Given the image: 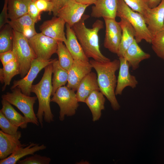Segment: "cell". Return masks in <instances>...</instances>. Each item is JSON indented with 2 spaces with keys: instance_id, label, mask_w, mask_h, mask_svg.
Returning <instances> with one entry per match:
<instances>
[{
  "instance_id": "d6a6232c",
  "label": "cell",
  "mask_w": 164,
  "mask_h": 164,
  "mask_svg": "<svg viewBox=\"0 0 164 164\" xmlns=\"http://www.w3.org/2000/svg\"><path fill=\"white\" fill-rule=\"evenodd\" d=\"M0 128L5 133L14 135L18 132L19 127L11 123L0 111Z\"/></svg>"
},
{
  "instance_id": "7402d4cb",
  "label": "cell",
  "mask_w": 164,
  "mask_h": 164,
  "mask_svg": "<svg viewBox=\"0 0 164 164\" xmlns=\"http://www.w3.org/2000/svg\"><path fill=\"white\" fill-rule=\"evenodd\" d=\"M105 98L100 91H93L86 98L85 103L91 111L94 122L99 120L101 115V111L104 109Z\"/></svg>"
},
{
  "instance_id": "4dcf8cb0",
  "label": "cell",
  "mask_w": 164,
  "mask_h": 164,
  "mask_svg": "<svg viewBox=\"0 0 164 164\" xmlns=\"http://www.w3.org/2000/svg\"><path fill=\"white\" fill-rule=\"evenodd\" d=\"M35 23L27 14L15 20H9L7 24L14 30L22 33L27 27H35Z\"/></svg>"
},
{
  "instance_id": "4fadbf2b",
  "label": "cell",
  "mask_w": 164,
  "mask_h": 164,
  "mask_svg": "<svg viewBox=\"0 0 164 164\" xmlns=\"http://www.w3.org/2000/svg\"><path fill=\"white\" fill-rule=\"evenodd\" d=\"M66 23L62 18L54 16L50 19L44 21L39 26V30L44 35L57 41L64 43L66 37L64 31Z\"/></svg>"
},
{
  "instance_id": "5b68a950",
  "label": "cell",
  "mask_w": 164,
  "mask_h": 164,
  "mask_svg": "<svg viewBox=\"0 0 164 164\" xmlns=\"http://www.w3.org/2000/svg\"><path fill=\"white\" fill-rule=\"evenodd\" d=\"M13 40L12 50L16 56L20 77L23 78L28 72L32 62L37 57L28 39L22 33L13 30Z\"/></svg>"
},
{
  "instance_id": "603a6c76",
  "label": "cell",
  "mask_w": 164,
  "mask_h": 164,
  "mask_svg": "<svg viewBox=\"0 0 164 164\" xmlns=\"http://www.w3.org/2000/svg\"><path fill=\"white\" fill-rule=\"evenodd\" d=\"M149 54L144 52L138 45L135 39L125 51L124 57L132 69L135 70L142 61L150 57Z\"/></svg>"
},
{
  "instance_id": "484cf974",
  "label": "cell",
  "mask_w": 164,
  "mask_h": 164,
  "mask_svg": "<svg viewBox=\"0 0 164 164\" xmlns=\"http://www.w3.org/2000/svg\"><path fill=\"white\" fill-rule=\"evenodd\" d=\"M53 76L52 80V96L59 87L64 86L67 82L68 71L63 68L56 60L52 63Z\"/></svg>"
},
{
  "instance_id": "8fae6325",
  "label": "cell",
  "mask_w": 164,
  "mask_h": 164,
  "mask_svg": "<svg viewBox=\"0 0 164 164\" xmlns=\"http://www.w3.org/2000/svg\"><path fill=\"white\" fill-rule=\"evenodd\" d=\"M89 6L79 3L75 0H70L58 11L56 16L63 19L66 23L72 27L80 20Z\"/></svg>"
},
{
  "instance_id": "9c48e42d",
  "label": "cell",
  "mask_w": 164,
  "mask_h": 164,
  "mask_svg": "<svg viewBox=\"0 0 164 164\" xmlns=\"http://www.w3.org/2000/svg\"><path fill=\"white\" fill-rule=\"evenodd\" d=\"M28 41L37 58L48 60L56 53L58 41L41 32L37 33Z\"/></svg>"
},
{
  "instance_id": "ee69618b",
  "label": "cell",
  "mask_w": 164,
  "mask_h": 164,
  "mask_svg": "<svg viewBox=\"0 0 164 164\" xmlns=\"http://www.w3.org/2000/svg\"><path fill=\"white\" fill-rule=\"evenodd\" d=\"M31 0L33 1H36V0ZM50 0V1L51 0Z\"/></svg>"
},
{
  "instance_id": "52a82bcc",
  "label": "cell",
  "mask_w": 164,
  "mask_h": 164,
  "mask_svg": "<svg viewBox=\"0 0 164 164\" xmlns=\"http://www.w3.org/2000/svg\"><path fill=\"white\" fill-rule=\"evenodd\" d=\"M75 91L63 86L57 89L51 98V102L56 103L59 106V119L60 121H63L65 116H72L76 113L79 102Z\"/></svg>"
},
{
  "instance_id": "ac0fdd59",
  "label": "cell",
  "mask_w": 164,
  "mask_h": 164,
  "mask_svg": "<svg viewBox=\"0 0 164 164\" xmlns=\"http://www.w3.org/2000/svg\"><path fill=\"white\" fill-rule=\"evenodd\" d=\"M100 91L97 74L91 72L80 83L76 95L79 102H84L89 95L94 91Z\"/></svg>"
},
{
  "instance_id": "74e56055",
  "label": "cell",
  "mask_w": 164,
  "mask_h": 164,
  "mask_svg": "<svg viewBox=\"0 0 164 164\" xmlns=\"http://www.w3.org/2000/svg\"><path fill=\"white\" fill-rule=\"evenodd\" d=\"M8 0H4L3 7L0 15V29H1L6 24L8 20Z\"/></svg>"
},
{
  "instance_id": "cb8c5ba5",
  "label": "cell",
  "mask_w": 164,
  "mask_h": 164,
  "mask_svg": "<svg viewBox=\"0 0 164 164\" xmlns=\"http://www.w3.org/2000/svg\"><path fill=\"white\" fill-rule=\"evenodd\" d=\"M1 111L13 124L22 129H26L28 123L26 118L18 112L11 104L5 99L1 101Z\"/></svg>"
},
{
  "instance_id": "277c9868",
  "label": "cell",
  "mask_w": 164,
  "mask_h": 164,
  "mask_svg": "<svg viewBox=\"0 0 164 164\" xmlns=\"http://www.w3.org/2000/svg\"><path fill=\"white\" fill-rule=\"evenodd\" d=\"M116 16L126 19L135 32V39L139 43L143 40L151 43L152 35L148 29L144 16L133 11L123 0H118Z\"/></svg>"
},
{
  "instance_id": "ba28073f",
  "label": "cell",
  "mask_w": 164,
  "mask_h": 164,
  "mask_svg": "<svg viewBox=\"0 0 164 164\" xmlns=\"http://www.w3.org/2000/svg\"><path fill=\"white\" fill-rule=\"evenodd\" d=\"M56 59L45 60L37 58L32 62L30 69L23 78L18 80H15L11 88L12 90L17 88L26 95L30 96L31 88L32 83L39 72L49 65L52 63Z\"/></svg>"
},
{
  "instance_id": "d4e9b609",
  "label": "cell",
  "mask_w": 164,
  "mask_h": 164,
  "mask_svg": "<svg viewBox=\"0 0 164 164\" xmlns=\"http://www.w3.org/2000/svg\"><path fill=\"white\" fill-rule=\"evenodd\" d=\"M31 0H8V19L10 20L18 19L28 14Z\"/></svg>"
},
{
  "instance_id": "2e32d148",
  "label": "cell",
  "mask_w": 164,
  "mask_h": 164,
  "mask_svg": "<svg viewBox=\"0 0 164 164\" xmlns=\"http://www.w3.org/2000/svg\"><path fill=\"white\" fill-rule=\"evenodd\" d=\"M148 29L152 35L164 25V0L155 7L149 8L144 16Z\"/></svg>"
},
{
  "instance_id": "836d02e7",
  "label": "cell",
  "mask_w": 164,
  "mask_h": 164,
  "mask_svg": "<svg viewBox=\"0 0 164 164\" xmlns=\"http://www.w3.org/2000/svg\"><path fill=\"white\" fill-rule=\"evenodd\" d=\"M51 160L49 157L36 154L19 160L17 163L19 164H49Z\"/></svg>"
},
{
  "instance_id": "8d00e7d4",
  "label": "cell",
  "mask_w": 164,
  "mask_h": 164,
  "mask_svg": "<svg viewBox=\"0 0 164 164\" xmlns=\"http://www.w3.org/2000/svg\"><path fill=\"white\" fill-rule=\"evenodd\" d=\"M0 59L3 66L16 60V56L12 50L0 53Z\"/></svg>"
},
{
  "instance_id": "4316f807",
  "label": "cell",
  "mask_w": 164,
  "mask_h": 164,
  "mask_svg": "<svg viewBox=\"0 0 164 164\" xmlns=\"http://www.w3.org/2000/svg\"><path fill=\"white\" fill-rule=\"evenodd\" d=\"M20 70L16 60L12 61L3 66L0 69V80L1 83H4L2 91H4L6 87L9 85L12 78L15 75L20 74Z\"/></svg>"
},
{
  "instance_id": "f546056e",
  "label": "cell",
  "mask_w": 164,
  "mask_h": 164,
  "mask_svg": "<svg viewBox=\"0 0 164 164\" xmlns=\"http://www.w3.org/2000/svg\"><path fill=\"white\" fill-rule=\"evenodd\" d=\"M151 44L156 55L162 59L164 54V25L153 35Z\"/></svg>"
},
{
  "instance_id": "e575fe53",
  "label": "cell",
  "mask_w": 164,
  "mask_h": 164,
  "mask_svg": "<svg viewBox=\"0 0 164 164\" xmlns=\"http://www.w3.org/2000/svg\"><path fill=\"white\" fill-rule=\"evenodd\" d=\"M35 4L39 11L48 12L51 13L53 9V3L49 0H36L35 1Z\"/></svg>"
},
{
  "instance_id": "44dd1931",
  "label": "cell",
  "mask_w": 164,
  "mask_h": 164,
  "mask_svg": "<svg viewBox=\"0 0 164 164\" xmlns=\"http://www.w3.org/2000/svg\"><path fill=\"white\" fill-rule=\"evenodd\" d=\"M46 147L43 144L39 145V144L30 143L29 145L19 148L7 158L1 160L0 164H16L21 158L28 155H34L36 152L45 149Z\"/></svg>"
},
{
  "instance_id": "d6986e66",
  "label": "cell",
  "mask_w": 164,
  "mask_h": 164,
  "mask_svg": "<svg viewBox=\"0 0 164 164\" xmlns=\"http://www.w3.org/2000/svg\"><path fill=\"white\" fill-rule=\"evenodd\" d=\"M66 41L64 43L74 60L89 61L71 27L66 23Z\"/></svg>"
},
{
  "instance_id": "d590c367",
  "label": "cell",
  "mask_w": 164,
  "mask_h": 164,
  "mask_svg": "<svg viewBox=\"0 0 164 164\" xmlns=\"http://www.w3.org/2000/svg\"><path fill=\"white\" fill-rule=\"evenodd\" d=\"M41 13L35 4V1H31L29 5L28 14L36 23L41 20Z\"/></svg>"
},
{
  "instance_id": "b9f144b4",
  "label": "cell",
  "mask_w": 164,
  "mask_h": 164,
  "mask_svg": "<svg viewBox=\"0 0 164 164\" xmlns=\"http://www.w3.org/2000/svg\"><path fill=\"white\" fill-rule=\"evenodd\" d=\"M161 0H149V7L150 8H154L157 6Z\"/></svg>"
},
{
  "instance_id": "f35d334b",
  "label": "cell",
  "mask_w": 164,
  "mask_h": 164,
  "mask_svg": "<svg viewBox=\"0 0 164 164\" xmlns=\"http://www.w3.org/2000/svg\"><path fill=\"white\" fill-rule=\"evenodd\" d=\"M70 0H51L53 5L52 11L54 16H56L58 11Z\"/></svg>"
},
{
  "instance_id": "7bdbcfd3",
  "label": "cell",
  "mask_w": 164,
  "mask_h": 164,
  "mask_svg": "<svg viewBox=\"0 0 164 164\" xmlns=\"http://www.w3.org/2000/svg\"><path fill=\"white\" fill-rule=\"evenodd\" d=\"M162 59L164 60V54L163 55V56L162 57Z\"/></svg>"
},
{
  "instance_id": "30bf717a",
  "label": "cell",
  "mask_w": 164,
  "mask_h": 164,
  "mask_svg": "<svg viewBox=\"0 0 164 164\" xmlns=\"http://www.w3.org/2000/svg\"><path fill=\"white\" fill-rule=\"evenodd\" d=\"M105 34L104 46L111 52L117 54L122 36V29L115 19L104 18Z\"/></svg>"
},
{
  "instance_id": "3957f363",
  "label": "cell",
  "mask_w": 164,
  "mask_h": 164,
  "mask_svg": "<svg viewBox=\"0 0 164 164\" xmlns=\"http://www.w3.org/2000/svg\"><path fill=\"white\" fill-rule=\"evenodd\" d=\"M44 69V73L40 80L37 84L32 85L31 88V92L35 93L38 99L39 107L36 115L42 128L43 126V118L45 121L48 123L53 121L54 118L50 105L52 91V63Z\"/></svg>"
},
{
  "instance_id": "60d3db41",
  "label": "cell",
  "mask_w": 164,
  "mask_h": 164,
  "mask_svg": "<svg viewBox=\"0 0 164 164\" xmlns=\"http://www.w3.org/2000/svg\"><path fill=\"white\" fill-rule=\"evenodd\" d=\"M77 2L81 4L90 5L92 4H94L97 0H75Z\"/></svg>"
},
{
  "instance_id": "9a60e30c",
  "label": "cell",
  "mask_w": 164,
  "mask_h": 164,
  "mask_svg": "<svg viewBox=\"0 0 164 164\" xmlns=\"http://www.w3.org/2000/svg\"><path fill=\"white\" fill-rule=\"evenodd\" d=\"M22 134L19 131L14 135H10L0 131V159H5L19 148L25 145L20 141Z\"/></svg>"
},
{
  "instance_id": "83f0119b",
  "label": "cell",
  "mask_w": 164,
  "mask_h": 164,
  "mask_svg": "<svg viewBox=\"0 0 164 164\" xmlns=\"http://www.w3.org/2000/svg\"><path fill=\"white\" fill-rule=\"evenodd\" d=\"M13 30L9 24L5 25L0 32V53L12 50Z\"/></svg>"
},
{
  "instance_id": "1f68e13d",
  "label": "cell",
  "mask_w": 164,
  "mask_h": 164,
  "mask_svg": "<svg viewBox=\"0 0 164 164\" xmlns=\"http://www.w3.org/2000/svg\"><path fill=\"white\" fill-rule=\"evenodd\" d=\"M132 10L143 16L146 14L149 7V0H123Z\"/></svg>"
},
{
  "instance_id": "e0dca14e",
  "label": "cell",
  "mask_w": 164,
  "mask_h": 164,
  "mask_svg": "<svg viewBox=\"0 0 164 164\" xmlns=\"http://www.w3.org/2000/svg\"><path fill=\"white\" fill-rule=\"evenodd\" d=\"M118 0H97L91 8V15L95 18L115 19Z\"/></svg>"
},
{
  "instance_id": "7c38bea8",
  "label": "cell",
  "mask_w": 164,
  "mask_h": 164,
  "mask_svg": "<svg viewBox=\"0 0 164 164\" xmlns=\"http://www.w3.org/2000/svg\"><path fill=\"white\" fill-rule=\"evenodd\" d=\"M92 68L89 61L74 60L71 67L68 71L67 86L76 91L80 81L91 72Z\"/></svg>"
},
{
  "instance_id": "5bb4252c",
  "label": "cell",
  "mask_w": 164,
  "mask_h": 164,
  "mask_svg": "<svg viewBox=\"0 0 164 164\" xmlns=\"http://www.w3.org/2000/svg\"><path fill=\"white\" fill-rule=\"evenodd\" d=\"M119 59L120 67L115 90L116 95L121 94L123 90L127 87L134 88L138 83L135 77L130 73V66L125 58L121 57H119Z\"/></svg>"
},
{
  "instance_id": "ab89813d",
  "label": "cell",
  "mask_w": 164,
  "mask_h": 164,
  "mask_svg": "<svg viewBox=\"0 0 164 164\" xmlns=\"http://www.w3.org/2000/svg\"><path fill=\"white\" fill-rule=\"evenodd\" d=\"M21 33L29 39L37 33L36 31L35 27H28L25 28Z\"/></svg>"
},
{
  "instance_id": "8992f818",
  "label": "cell",
  "mask_w": 164,
  "mask_h": 164,
  "mask_svg": "<svg viewBox=\"0 0 164 164\" xmlns=\"http://www.w3.org/2000/svg\"><path fill=\"white\" fill-rule=\"evenodd\" d=\"M1 97L16 107L24 114L28 123L39 125V123L33 109L34 105L37 99L36 97L26 95L19 89L16 88L12 90L11 92L2 95Z\"/></svg>"
},
{
  "instance_id": "f1b7e54d",
  "label": "cell",
  "mask_w": 164,
  "mask_h": 164,
  "mask_svg": "<svg viewBox=\"0 0 164 164\" xmlns=\"http://www.w3.org/2000/svg\"><path fill=\"white\" fill-rule=\"evenodd\" d=\"M56 53L58 56V61L60 65L68 71L73 63L74 59L66 45L63 43V42L58 41V46Z\"/></svg>"
},
{
  "instance_id": "6da1fadb",
  "label": "cell",
  "mask_w": 164,
  "mask_h": 164,
  "mask_svg": "<svg viewBox=\"0 0 164 164\" xmlns=\"http://www.w3.org/2000/svg\"><path fill=\"white\" fill-rule=\"evenodd\" d=\"M84 14L80 20L71 27L87 58L101 62L109 61L111 60L101 53L99 44L98 33L104 28V23L101 20H97L91 28H88L85 21L89 17Z\"/></svg>"
},
{
  "instance_id": "ffe728a7",
  "label": "cell",
  "mask_w": 164,
  "mask_h": 164,
  "mask_svg": "<svg viewBox=\"0 0 164 164\" xmlns=\"http://www.w3.org/2000/svg\"><path fill=\"white\" fill-rule=\"evenodd\" d=\"M120 19L119 22L122 29V36L117 54L119 57H124L126 50L135 39V32L131 24L126 19Z\"/></svg>"
},
{
  "instance_id": "7a4b0ae2",
  "label": "cell",
  "mask_w": 164,
  "mask_h": 164,
  "mask_svg": "<svg viewBox=\"0 0 164 164\" xmlns=\"http://www.w3.org/2000/svg\"><path fill=\"white\" fill-rule=\"evenodd\" d=\"M89 62L96 71L99 90L111 103L113 109L117 111L120 107L116 97L115 90L117 79L115 73L119 69V59L104 62L95 61Z\"/></svg>"
}]
</instances>
